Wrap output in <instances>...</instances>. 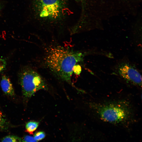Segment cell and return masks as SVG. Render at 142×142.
Wrapping results in <instances>:
<instances>
[{"instance_id":"1","label":"cell","mask_w":142,"mask_h":142,"mask_svg":"<svg viewBox=\"0 0 142 142\" xmlns=\"http://www.w3.org/2000/svg\"><path fill=\"white\" fill-rule=\"evenodd\" d=\"M44 55L45 67L58 79L71 84L73 73L84 55L60 45L51 44L45 49Z\"/></svg>"},{"instance_id":"2","label":"cell","mask_w":142,"mask_h":142,"mask_svg":"<svg viewBox=\"0 0 142 142\" xmlns=\"http://www.w3.org/2000/svg\"><path fill=\"white\" fill-rule=\"evenodd\" d=\"M68 0H33L36 18L43 26H59L69 15Z\"/></svg>"},{"instance_id":"3","label":"cell","mask_w":142,"mask_h":142,"mask_svg":"<svg viewBox=\"0 0 142 142\" xmlns=\"http://www.w3.org/2000/svg\"><path fill=\"white\" fill-rule=\"evenodd\" d=\"M94 112L104 122L113 124H124L131 121L133 111L130 104L124 100L94 103Z\"/></svg>"},{"instance_id":"4","label":"cell","mask_w":142,"mask_h":142,"mask_svg":"<svg viewBox=\"0 0 142 142\" xmlns=\"http://www.w3.org/2000/svg\"><path fill=\"white\" fill-rule=\"evenodd\" d=\"M23 96L28 99L37 91L46 89L47 86L43 77L31 67H23L18 74Z\"/></svg>"},{"instance_id":"5","label":"cell","mask_w":142,"mask_h":142,"mask_svg":"<svg viewBox=\"0 0 142 142\" xmlns=\"http://www.w3.org/2000/svg\"><path fill=\"white\" fill-rule=\"evenodd\" d=\"M115 74L125 82L136 86L141 87L142 76L136 67L126 60L118 62L114 68Z\"/></svg>"},{"instance_id":"6","label":"cell","mask_w":142,"mask_h":142,"mask_svg":"<svg viewBox=\"0 0 142 142\" xmlns=\"http://www.w3.org/2000/svg\"><path fill=\"white\" fill-rule=\"evenodd\" d=\"M0 85L5 94L11 96L14 95V91L12 84L10 79L7 76L4 75L2 76Z\"/></svg>"},{"instance_id":"7","label":"cell","mask_w":142,"mask_h":142,"mask_svg":"<svg viewBox=\"0 0 142 142\" xmlns=\"http://www.w3.org/2000/svg\"><path fill=\"white\" fill-rule=\"evenodd\" d=\"M39 124V122L36 121H31L28 122L26 125V131L31 134H32L37 129Z\"/></svg>"},{"instance_id":"8","label":"cell","mask_w":142,"mask_h":142,"mask_svg":"<svg viewBox=\"0 0 142 142\" xmlns=\"http://www.w3.org/2000/svg\"><path fill=\"white\" fill-rule=\"evenodd\" d=\"M2 142H21V138L13 135H8L3 138L2 140Z\"/></svg>"},{"instance_id":"9","label":"cell","mask_w":142,"mask_h":142,"mask_svg":"<svg viewBox=\"0 0 142 142\" xmlns=\"http://www.w3.org/2000/svg\"><path fill=\"white\" fill-rule=\"evenodd\" d=\"M6 124V119L3 114L0 111V131L4 129Z\"/></svg>"},{"instance_id":"10","label":"cell","mask_w":142,"mask_h":142,"mask_svg":"<svg viewBox=\"0 0 142 142\" xmlns=\"http://www.w3.org/2000/svg\"><path fill=\"white\" fill-rule=\"evenodd\" d=\"M45 134L44 132L40 131L35 133L34 137L37 141L43 139L45 137Z\"/></svg>"},{"instance_id":"11","label":"cell","mask_w":142,"mask_h":142,"mask_svg":"<svg viewBox=\"0 0 142 142\" xmlns=\"http://www.w3.org/2000/svg\"><path fill=\"white\" fill-rule=\"evenodd\" d=\"M21 141L26 142H36L34 137L29 135L24 136L22 139H21Z\"/></svg>"},{"instance_id":"12","label":"cell","mask_w":142,"mask_h":142,"mask_svg":"<svg viewBox=\"0 0 142 142\" xmlns=\"http://www.w3.org/2000/svg\"><path fill=\"white\" fill-rule=\"evenodd\" d=\"M6 65V60L0 58V72L5 69Z\"/></svg>"},{"instance_id":"13","label":"cell","mask_w":142,"mask_h":142,"mask_svg":"<svg viewBox=\"0 0 142 142\" xmlns=\"http://www.w3.org/2000/svg\"><path fill=\"white\" fill-rule=\"evenodd\" d=\"M2 5L1 3H0V11L2 8Z\"/></svg>"}]
</instances>
